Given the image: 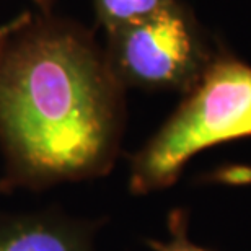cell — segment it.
<instances>
[{
	"label": "cell",
	"instance_id": "1",
	"mask_svg": "<svg viewBox=\"0 0 251 251\" xmlns=\"http://www.w3.org/2000/svg\"><path fill=\"white\" fill-rule=\"evenodd\" d=\"M123 85L87 33L25 17L0 28V145L7 188L108 173L123 132Z\"/></svg>",
	"mask_w": 251,
	"mask_h": 251
},
{
	"label": "cell",
	"instance_id": "2",
	"mask_svg": "<svg viewBox=\"0 0 251 251\" xmlns=\"http://www.w3.org/2000/svg\"><path fill=\"white\" fill-rule=\"evenodd\" d=\"M247 135L251 67L230 54H215L179 108L134 157L130 191L149 194L172 186L196 153Z\"/></svg>",
	"mask_w": 251,
	"mask_h": 251
},
{
	"label": "cell",
	"instance_id": "3",
	"mask_svg": "<svg viewBox=\"0 0 251 251\" xmlns=\"http://www.w3.org/2000/svg\"><path fill=\"white\" fill-rule=\"evenodd\" d=\"M108 34L106 61L123 87L188 93L215 56L179 2Z\"/></svg>",
	"mask_w": 251,
	"mask_h": 251
},
{
	"label": "cell",
	"instance_id": "4",
	"mask_svg": "<svg viewBox=\"0 0 251 251\" xmlns=\"http://www.w3.org/2000/svg\"><path fill=\"white\" fill-rule=\"evenodd\" d=\"M92 222L56 210L0 212V251H95Z\"/></svg>",
	"mask_w": 251,
	"mask_h": 251
},
{
	"label": "cell",
	"instance_id": "5",
	"mask_svg": "<svg viewBox=\"0 0 251 251\" xmlns=\"http://www.w3.org/2000/svg\"><path fill=\"white\" fill-rule=\"evenodd\" d=\"M175 2L178 0H95V8L100 23L109 33L140 22Z\"/></svg>",
	"mask_w": 251,
	"mask_h": 251
},
{
	"label": "cell",
	"instance_id": "6",
	"mask_svg": "<svg viewBox=\"0 0 251 251\" xmlns=\"http://www.w3.org/2000/svg\"><path fill=\"white\" fill-rule=\"evenodd\" d=\"M170 238L167 242H150L153 251H207L188 237V217L184 210H173L168 219Z\"/></svg>",
	"mask_w": 251,
	"mask_h": 251
},
{
	"label": "cell",
	"instance_id": "7",
	"mask_svg": "<svg viewBox=\"0 0 251 251\" xmlns=\"http://www.w3.org/2000/svg\"><path fill=\"white\" fill-rule=\"evenodd\" d=\"M212 179L228 186L251 184V165H228V167L219 168L214 173Z\"/></svg>",
	"mask_w": 251,
	"mask_h": 251
},
{
	"label": "cell",
	"instance_id": "8",
	"mask_svg": "<svg viewBox=\"0 0 251 251\" xmlns=\"http://www.w3.org/2000/svg\"><path fill=\"white\" fill-rule=\"evenodd\" d=\"M34 3L38 5V7H41L44 12H48L49 8L52 7V3H54V0H33Z\"/></svg>",
	"mask_w": 251,
	"mask_h": 251
}]
</instances>
